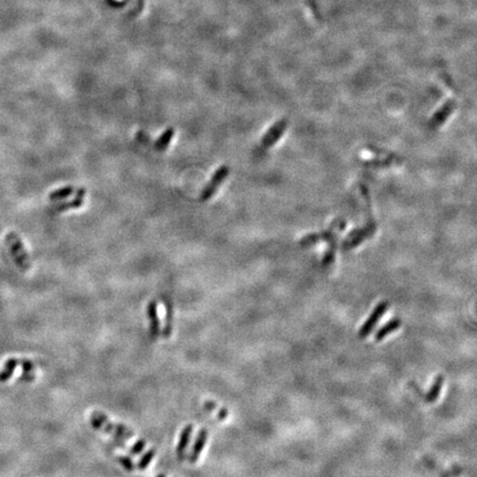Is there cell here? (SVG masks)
Masks as SVG:
<instances>
[{"label":"cell","instance_id":"cell-1","mask_svg":"<svg viewBox=\"0 0 477 477\" xmlns=\"http://www.w3.org/2000/svg\"><path fill=\"white\" fill-rule=\"evenodd\" d=\"M360 189L362 192V196L364 198V201L367 203V209H368V221L367 225L363 228H358L352 230V231L347 235L346 239L341 242V249L344 251H348L353 249V247L358 246L359 244H361L364 240L367 238L374 235L377 229V225L374 220L373 217V211H371V202H370V196L369 192L367 190V188L363 185L360 186Z\"/></svg>","mask_w":477,"mask_h":477},{"label":"cell","instance_id":"cell-2","mask_svg":"<svg viewBox=\"0 0 477 477\" xmlns=\"http://www.w3.org/2000/svg\"><path fill=\"white\" fill-rule=\"evenodd\" d=\"M91 424L94 429H97L99 431H105L111 435H113L114 440H116V444L121 446L120 438L123 439H132L134 433L122 424L112 423L101 412L93 413L91 416Z\"/></svg>","mask_w":477,"mask_h":477},{"label":"cell","instance_id":"cell-3","mask_svg":"<svg viewBox=\"0 0 477 477\" xmlns=\"http://www.w3.org/2000/svg\"><path fill=\"white\" fill-rule=\"evenodd\" d=\"M6 242L8 244L10 254L16 262L17 267H19L22 271H27L30 268V261H29L28 252L23 246L20 238L15 232H10L6 235Z\"/></svg>","mask_w":477,"mask_h":477},{"label":"cell","instance_id":"cell-4","mask_svg":"<svg viewBox=\"0 0 477 477\" xmlns=\"http://www.w3.org/2000/svg\"><path fill=\"white\" fill-rule=\"evenodd\" d=\"M346 227V221L343 219L335 220L328 230L320 232V233H310L305 235V237L299 241V245L308 246L313 245L315 243L321 242V241H325V242H331L333 240H337V231H341Z\"/></svg>","mask_w":477,"mask_h":477},{"label":"cell","instance_id":"cell-5","mask_svg":"<svg viewBox=\"0 0 477 477\" xmlns=\"http://www.w3.org/2000/svg\"><path fill=\"white\" fill-rule=\"evenodd\" d=\"M229 174H230V168L227 166V165H222V166L218 168L215 172V174L212 175L208 184L204 186L201 192H200V197H199L200 201L205 202V201H208L209 199H211L212 196H214L216 191L218 190V188H219L223 184V181L227 179Z\"/></svg>","mask_w":477,"mask_h":477},{"label":"cell","instance_id":"cell-6","mask_svg":"<svg viewBox=\"0 0 477 477\" xmlns=\"http://www.w3.org/2000/svg\"><path fill=\"white\" fill-rule=\"evenodd\" d=\"M388 307H389V303L387 302V300L380 302L376 306L373 313H371L370 316L368 317V320L364 322L363 325L360 327V329H359V332H358L359 338H361V339L366 338L367 336L374 331L377 323H378L380 321V318L385 315Z\"/></svg>","mask_w":477,"mask_h":477},{"label":"cell","instance_id":"cell-7","mask_svg":"<svg viewBox=\"0 0 477 477\" xmlns=\"http://www.w3.org/2000/svg\"><path fill=\"white\" fill-rule=\"evenodd\" d=\"M287 128V121L280 120L276 122L274 125L270 127L269 131L264 134V136L261 139V146L264 149H268L278 143V140L283 136V134Z\"/></svg>","mask_w":477,"mask_h":477},{"label":"cell","instance_id":"cell-8","mask_svg":"<svg viewBox=\"0 0 477 477\" xmlns=\"http://www.w3.org/2000/svg\"><path fill=\"white\" fill-rule=\"evenodd\" d=\"M455 109H456V102L454 101V99H449V101H446L441 109H439L437 112H435V114L433 115L432 119L430 120V126L433 128L441 126L442 124L449 119V116L453 113V112H454Z\"/></svg>","mask_w":477,"mask_h":477},{"label":"cell","instance_id":"cell-9","mask_svg":"<svg viewBox=\"0 0 477 477\" xmlns=\"http://www.w3.org/2000/svg\"><path fill=\"white\" fill-rule=\"evenodd\" d=\"M208 439V431L207 429H201L199 431L196 441H194V444L192 446V450L189 456V461L191 464L196 463L198 457L201 454V452L203 451L204 446H205V442H207Z\"/></svg>","mask_w":477,"mask_h":477},{"label":"cell","instance_id":"cell-10","mask_svg":"<svg viewBox=\"0 0 477 477\" xmlns=\"http://www.w3.org/2000/svg\"><path fill=\"white\" fill-rule=\"evenodd\" d=\"M85 192L86 191H85L84 188H80V189L76 191L74 199L71 200V201H67V202H62V203L57 204L55 207V211L56 212H64L67 210L76 209V208L82 207V204H83V198L85 196Z\"/></svg>","mask_w":477,"mask_h":477},{"label":"cell","instance_id":"cell-11","mask_svg":"<svg viewBox=\"0 0 477 477\" xmlns=\"http://www.w3.org/2000/svg\"><path fill=\"white\" fill-rule=\"evenodd\" d=\"M147 315H148L150 323V333L152 337L156 338L159 335V332H161V321H159L157 313V304L154 300H151L148 306H147Z\"/></svg>","mask_w":477,"mask_h":477},{"label":"cell","instance_id":"cell-12","mask_svg":"<svg viewBox=\"0 0 477 477\" xmlns=\"http://www.w3.org/2000/svg\"><path fill=\"white\" fill-rule=\"evenodd\" d=\"M401 324H402L401 320H400V318H398V317L393 318V320H391L390 322H388L386 325L382 326L379 329V331L376 333V336H375L376 341L384 340L389 334L396 332L397 329H399L400 327H401Z\"/></svg>","mask_w":477,"mask_h":477},{"label":"cell","instance_id":"cell-13","mask_svg":"<svg viewBox=\"0 0 477 477\" xmlns=\"http://www.w3.org/2000/svg\"><path fill=\"white\" fill-rule=\"evenodd\" d=\"M192 430H193V427L191 426V424H189V426L184 428V430H182V432L180 434L179 443L178 445H177V455H178L180 459H184L185 457V452H186L188 444H189Z\"/></svg>","mask_w":477,"mask_h":477},{"label":"cell","instance_id":"cell-14","mask_svg":"<svg viewBox=\"0 0 477 477\" xmlns=\"http://www.w3.org/2000/svg\"><path fill=\"white\" fill-rule=\"evenodd\" d=\"M443 385H444V377L442 375H440V376L437 377V378H435L431 388H430V390L427 393V396H426L427 402L433 403V402L437 401Z\"/></svg>","mask_w":477,"mask_h":477},{"label":"cell","instance_id":"cell-15","mask_svg":"<svg viewBox=\"0 0 477 477\" xmlns=\"http://www.w3.org/2000/svg\"><path fill=\"white\" fill-rule=\"evenodd\" d=\"M175 135V129L174 128H167L161 136H159L156 141L154 143V148L157 151H164L168 148V146L170 145V141H172L173 137Z\"/></svg>","mask_w":477,"mask_h":477},{"label":"cell","instance_id":"cell-16","mask_svg":"<svg viewBox=\"0 0 477 477\" xmlns=\"http://www.w3.org/2000/svg\"><path fill=\"white\" fill-rule=\"evenodd\" d=\"M18 364H20V361L15 358H11L6 361L3 371L0 373V382H6L9 378H11Z\"/></svg>","mask_w":477,"mask_h":477},{"label":"cell","instance_id":"cell-17","mask_svg":"<svg viewBox=\"0 0 477 477\" xmlns=\"http://www.w3.org/2000/svg\"><path fill=\"white\" fill-rule=\"evenodd\" d=\"M73 192H74V188L72 186H67V187H63V188H60V189H57L55 191L50 192L49 199H50V201L63 200V199L70 197Z\"/></svg>","mask_w":477,"mask_h":477},{"label":"cell","instance_id":"cell-18","mask_svg":"<svg viewBox=\"0 0 477 477\" xmlns=\"http://www.w3.org/2000/svg\"><path fill=\"white\" fill-rule=\"evenodd\" d=\"M155 454H156L155 449H150L149 451H147V452L145 453V454L143 455V457H141V458L139 459V462H138V464H137L138 468H139L140 470L145 469L147 466H148L149 463L152 461V458H154Z\"/></svg>","mask_w":477,"mask_h":477},{"label":"cell","instance_id":"cell-19","mask_svg":"<svg viewBox=\"0 0 477 477\" xmlns=\"http://www.w3.org/2000/svg\"><path fill=\"white\" fill-rule=\"evenodd\" d=\"M117 461H119L122 466L126 470H128V472H132L135 467L134 462L128 456H119L117 457Z\"/></svg>","mask_w":477,"mask_h":477},{"label":"cell","instance_id":"cell-20","mask_svg":"<svg viewBox=\"0 0 477 477\" xmlns=\"http://www.w3.org/2000/svg\"><path fill=\"white\" fill-rule=\"evenodd\" d=\"M145 446H146L145 440H138L136 443L133 445L132 449H129V452H131V454H133V455H137V454H139V453L143 452V450L145 449Z\"/></svg>","mask_w":477,"mask_h":477},{"label":"cell","instance_id":"cell-21","mask_svg":"<svg viewBox=\"0 0 477 477\" xmlns=\"http://www.w3.org/2000/svg\"><path fill=\"white\" fill-rule=\"evenodd\" d=\"M228 414H229L228 410L225 409V408H221L219 410V412H218V417H219V420H225L226 417L228 416Z\"/></svg>","mask_w":477,"mask_h":477},{"label":"cell","instance_id":"cell-22","mask_svg":"<svg viewBox=\"0 0 477 477\" xmlns=\"http://www.w3.org/2000/svg\"><path fill=\"white\" fill-rule=\"evenodd\" d=\"M204 408L208 411H214L217 409V404L212 401H207V402H204Z\"/></svg>","mask_w":477,"mask_h":477},{"label":"cell","instance_id":"cell-23","mask_svg":"<svg viewBox=\"0 0 477 477\" xmlns=\"http://www.w3.org/2000/svg\"><path fill=\"white\" fill-rule=\"evenodd\" d=\"M157 477H165V475H163V474H162V475H158Z\"/></svg>","mask_w":477,"mask_h":477}]
</instances>
